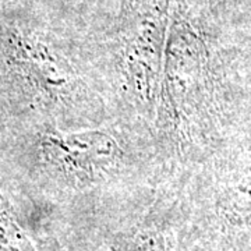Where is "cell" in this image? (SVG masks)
<instances>
[{
    "mask_svg": "<svg viewBox=\"0 0 251 251\" xmlns=\"http://www.w3.org/2000/svg\"><path fill=\"white\" fill-rule=\"evenodd\" d=\"M169 29V0H128L120 46V70L128 92L156 110Z\"/></svg>",
    "mask_w": 251,
    "mask_h": 251,
    "instance_id": "2",
    "label": "cell"
},
{
    "mask_svg": "<svg viewBox=\"0 0 251 251\" xmlns=\"http://www.w3.org/2000/svg\"><path fill=\"white\" fill-rule=\"evenodd\" d=\"M218 80L205 41L180 13L168 29L156 110L179 143L205 137L218 117Z\"/></svg>",
    "mask_w": 251,
    "mask_h": 251,
    "instance_id": "1",
    "label": "cell"
},
{
    "mask_svg": "<svg viewBox=\"0 0 251 251\" xmlns=\"http://www.w3.org/2000/svg\"><path fill=\"white\" fill-rule=\"evenodd\" d=\"M0 251H39L0 194Z\"/></svg>",
    "mask_w": 251,
    "mask_h": 251,
    "instance_id": "6",
    "label": "cell"
},
{
    "mask_svg": "<svg viewBox=\"0 0 251 251\" xmlns=\"http://www.w3.org/2000/svg\"><path fill=\"white\" fill-rule=\"evenodd\" d=\"M215 215L227 236L251 240V150L237 162L218 191Z\"/></svg>",
    "mask_w": 251,
    "mask_h": 251,
    "instance_id": "5",
    "label": "cell"
},
{
    "mask_svg": "<svg viewBox=\"0 0 251 251\" xmlns=\"http://www.w3.org/2000/svg\"><path fill=\"white\" fill-rule=\"evenodd\" d=\"M39 148L50 171L81 184L102 177L122 158L116 138L100 130L72 133L49 130L42 135Z\"/></svg>",
    "mask_w": 251,
    "mask_h": 251,
    "instance_id": "4",
    "label": "cell"
},
{
    "mask_svg": "<svg viewBox=\"0 0 251 251\" xmlns=\"http://www.w3.org/2000/svg\"><path fill=\"white\" fill-rule=\"evenodd\" d=\"M3 50L14 77L39 103L67 108L84 98L80 75L39 36L13 29L4 38Z\"/></svg>",
    "mask_w": 251,
    "mask_h": 251,
    "instance_id": "3",
    "label": "cell"
},
{
    "mask_svg": "<svg viewBox=\"0 0 251 251\" xmlns=\"http://www.w3.org/2000/svg\"><path fill=\"white\" fill-rule=\"evenodd\" d=\"M110 251H163V240L153 230H141L122 239Z\"/></svg>",
    "mask_w": 251,
    "mask_h": 251,
    "instance_id": "7",
    "label": "cell"
}]
</instances>
